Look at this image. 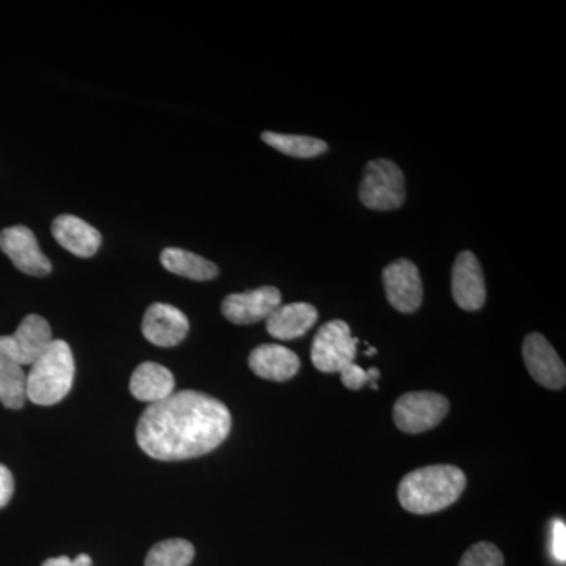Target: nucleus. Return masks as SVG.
<instances>
[{"label": "nucleus", "instance_id": "obj_1", "mask_svg": "<svg viewBox=\"0 0 566 566\" xmlns=\"http://www.w3.org/2000/svg\"><path fill=\"white\" fill-rule=\"evenodd\" d=\"M232 428L229 408L210 395L182 390L150 405L137 423V444L159 461L207 455Z\"/></svg>", "mask_w": 566, "mask_h": 566}, {"label": "nucleus", "instance_id": "obj_2", "mask_svg": "<svg viewBox=\"0 0 566 566\" xmlns=\"http://www.w3.org/2000/svg\"><path fill=\"white\" fill-rule=\"evenodd\" d=\"M465 483L464 472L455 465H428L401 480L398 499L406 512L430 515L455 504Z\"/></svg>", "mask_w": 566, "mask_h": 566}, {"label": "nucleus", "instance_id": "obj_3", "mask_svg": "<svg viewBox=\"0 0 566 566\" xmlns=\"http://www.w3.org/2000/svg\"><path fill=\"white\" fill-rule=\"evenodd\" d=\"M74 381V357L70 345L52 340L50 348L31 365L25 375V395L32 403L51 406L70 394Z\"/></svg>", "mask_w": 566, "mask_h": 566}, {"label": "nucleus", "instance_id": "obj_4", "mask_svg": "<svg viewBox=\"0 0 566 566\" xmlns=\"http://www.w3.org/2000/svg\"><path fill=\"white\" fill-rule=\"evenodd\" d=\"M359 199L375 211H394L406 199L405 175L397 164L379 158L365 166L359 186Z\"/></svg>", "mask_w": 566, "mask_h": 566}, {"label": "nucleus", "instance_id": "obj_5", "mask_svg": "<svg viewBox=\"0 0 566 566\" xmlns=\"http://www.w3.org/2000/svg\"><path fill=\"white\" fill-rule=\"evenodd\" d=\"M359 338L353 337L348 324L333 319L323 324L312 344V363L323 374H340L354 363Z\"/></svg>", "mask_w": 566, "mask_h": 566}, {"label": "nucleus", "instance_id": "obj_6", "mask_svg": "<svg viewBox=\"0 0 566 566\" xmlns=\"http://www.w3.org/2000/svg\"><path fill=\"white\" fill-rule=\"evenodd\" d=\"M449 400L441 394L409 392L394 406L395 424L409 434L424 433L438 427L449 415Z\"/></svg>", "mask_w": 566, "mask_h": 566}, {"label": "nucleus", "instance_id": "obj_7", "mask_svg": "<svg viewBox=\"0 0 566 566\" xmlns=\"http://www.w3.org/2000/svg\"><path fill=\"white\" fill-rule=\"evenodd\" d=\"M54 340L50 323L40 315H28L22 319L17 333L0 335V353L13 363L25 367L35 363Z\"/></svg>", "mask_w": 566, "mask_h": 566}, {"label": "nucleus", "instance_id": "obj_8", "mask_svg": "<svg viewBox=\"0 0 566 566\" xmlns=\"http://www.w3.org/2000/svg\"><path fill=\"white\" fill-rule=\"evenodd\" d=\"M0 251L9 256L21 273L44 277L52 271L50 259L40 251L35 234L28 227L14 226L2 230Z\"/></svg>", "mask_w": 566, "mask_h": 566}, {"label": "nucleus", "instance_id": "obj_9", "mask_svg": "<svg viewBox=\"0 0 566 566\" xmlns=\"http://www.w3.org/2000/svg\"><path fill=\"white\" fill-rule=\"evenodd\" d=\"M387 300L401 314H412L422 305L423 285L415 263L401 259L382 271Z\"/></svg>", "mask_w": 566, "mask_h": 566}, {"label": "nucleus", "instance_id": "obj_10", "mask_svg": "<svg viewBox=\"0 0 566 566\" xmlns=\"http://www.w3.org/2000/svg\"><path fill=\"white\" fill-rule=\"evenodd\" d=\"M523 357L528 374L546 389H564L566 368L553 345L542 334H528L523 344Z\"/></svg>", "mask_w": 566, "mask_h": 566}, {"label": "nucleus", "instance_id": "obj_11", "mask_svg": "<svg viewBox=\"0 0 566 566\" xmlns=\"http://www.w3.org/2000/svg\"><path fill=\"white\" fill-rule=\"evenodd\" d=\"M282 294L275 286H262L251 292L229 294L222 303V314L234 324H252L268 319L281 307Z\"/></svg>", "mask_w": 566, "mask_h": 566}, {"label": "nucleus", "instance_id": "obj_12", "mask_svg": "<svg viewBox=\"0 0 566 566\" xmlns=\"http://www.w3.org/2000/svg\"><path fill=\"white\" fill-rule=\"evenodd\" d=\"M452 294L463 311L475 312L485 305V277L474 253L464 251L457 256L452 270Z\"/></svg>", "mask_w": 566, "mask_h": 566}, {"label": "nucleus", "instance_id": "obj_13", "mask_svg": "<svg viewBox=\"0 0 566 566\" xmlns=\"http://www.w3.org/2000/svg\"><path fill=\"white\" fill-rule=\"evenodd\" d=\"M188 333V318L174 305L156 303L145 312L142 334L153 345L170 348L181 344Z\"/></svg>", "mask_w": 566, "mask_h": 566}, {"label": "nucleus", "instance_id": "obj_14", "mask_svg": "<svg viewBox=\"0 0 566 566\" xmlns=\"http://www.w3.org/2000/svg\"><path fill=\"white\" fill-rule=\"evenodd\" d=\"M52 237L63 249L81 259L95 255L103 241L102 233L95 227L71 214L59 216L52 222Z\"/></svg>", "mask_w": 566, "mask_h": 566}, {"label": "nucleus", "instance_id": "obj_15", "mask_svg": "<svg viewBox=\"0 0 566 566\" xmlns=\"http://www.w3.org/2000/svg\"><path fill=\"white\" fill-rule=\"evenodd\" d=\"M249 367L256 376L270 381H289L300 371V357L281 345H262L249 356Z\"/></svg>", "mask_w": 566, "mask_h": 566}, {"label": "nucleus", "instance_id": "obj_16", "mask_svg": "<svg viewBox=\"0 0 566 566\" xmlns=\"http://www.w3.org/2000/svg\"><path fill=\"white\" fill-rule=\"evenodd\" d=\"M318 319V311L312 304L294 303L281 305L268 316V333L279 340L303 337Z\"/></svg>", "mask_w": 566, "mask_h": 566}, {"label": "nucleus", "instance_id": "obj_17", "mask_svg": "<svg viewBox=\"0 0 566 566\" xmlns=\"http://www.w3.org/2000/svg\"><path fill=\"white\" fill-rule=\"evenodd\" d=\"M175 378L169 368L161 364L144 363L134 370L129 390L139 401L159 403L174 394Z\"/></svg>", "mask_w": 566, "mask_h": 566}, {"label": "nucleus", "instance_id": "obj_18", "mask_svg": "<svg viewBox=\"0 0 566 566\" xmlns=\"http://www.w3.org/2000/svg\"><path fill=\"white\" fill-rule=\"evenodd\" d=\"M161 263L169 273L191 279V281H211L219 275V268L210 260L180 248L164 249Z\"/></svg>", "mask_w": 566, "mask_h": 566}, {"label": "nucleus", "instance_id": "obj_19", "mask_svg": "<svg viewBox=\"0 0 566 566\" xmlns=\"http://www.w3.org/2000/svg\"><path fill=\"white\" fill-rule=\"evenodd\" d=\"M28 400L25 374L21 365L0 353V403L9 409H20Z\"/></svg>", "mask_w": 566, "mask_h": 566}, {"label": "nucleus", "instance_id": "obj_20", "mask_svg": "<svg viewBox=\"0 0 566 566\" xmlns=\"http://www.w3.org/2000/svg\"><path fill=\"white\" fill-rule=\"evenodd\" d=\"M264 144L293 158L308 159L327 151L324 140L308 136H294V134H281L266 132L262 134Z\"/></svg>", "mask_w": 566, "mask_h": 566}, {"label": "nucleus", "instance_id": "obj_21", "mask_svg": "<svg viewBox=\"0 0 566 566\" xmlns=\"http://www.w3.org/2000/svg\"><path fill=\"white\" fill-rule=\"evenodd\" d=\"M193 554L196 551L188 539H164L151 547L145 558V566H188L192 562Z\"/></svg>", "mask_w": 566, "mask_h": 566}, {"label": "nucleus", "instance_id": "obj_22", "mask_svg": "<svg viewBox=\"0 0 566 566\" xmlns=\"http://www.w3.org/2000/svg\"><path fill=\"white\" fill-rule=\"evenodd\" d=\"M505 560L501 551L491 543H476L465 551L458 566H504Z\"/></svg>", "mask_w": 566, "mask_h": 566}, {"label": "nucleus", "instance_id": "obj_23", "mask_svg": "<svg viewBox=\"0 0 566 566\" xmlns=\"http://www.w3.org/2000/svg\"><path fill=\"white\" fill-rule=\"evenodd\" d=\"M342 382H344L346 389L359 390L365 385H370L371 389L378 390L379 374L378 368H370V370H364L357 364L346 365L344 370L340 371Z\"/></svg>", "mask_w": 566, "mask_h": 566}, {"label": "nucleus", "instance_id": "obj_24", "mask_svg": "<svg viewBox=\"0 0 566 566\" xmlns=\"http://www.w3.org/2000/svg\"><path fill=\"white\" fill-rule=\"evenodd\" d=\"M551 554L558 564H565L566 560V526L564 521H554L553 532H551Z\"/></svg>", "mask_w": 566, "mask_h": 566}, {"label": "nucleus", "instance_id": "obj_25", "mask_svg": "<svg viewBox=\"0 0 566 566\" xmlns=\"http://www.w3.org/2000/svg\"><path fill=\"white\" fill-rule=\"evenodd\" d=\"M14 493V480L10 469L0 464V509L9 504L11 495Z\"/></svg>", "mask_w": 566, "mask_h": 566}, {"label": "nucleus", "instance_id": "obj_26", "mask_svg": "<svg viewBox=\"0 0 566 566\" xmlns=\"http://www.w3.org/2000/svg\"><path fill=\"white\" fill-rule=\"evenodd\" d=\"M71 558L66 556L48 558L41 566H70Z\"/></svg>", "mask_w": 566, "mask_h": 566}, {"label": "nucleus", "instance_id": "obj_27", "mask_svg": "<svg viewBox=\"0 0 566 566\" xmlns=\"http://www.w3.org/2000/svg\"><path fill=\"white\" fill-rule=\"evenodd\" d=\"M70 566H92V558L87 554H80V556L71 560Z\"/></svg>", "mask_w": 566, "mask_h": 566}]
</instances>
